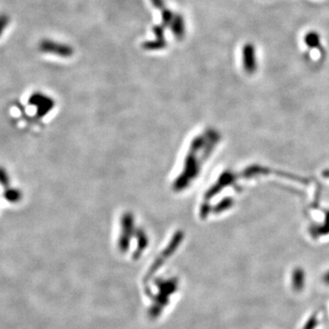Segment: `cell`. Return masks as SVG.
Segmentation results:
<instances>
[{"mask_svg": "<svg viewBox=\"0 0 329 329\" xmlns=\"http://www.w3.org/2000/svg\"><path fill=\"white\" fill-rule=\"evenodd\" d=\"M318 326V317L317 313H313L306 322L302 329H315Z\"/></svg>", "mask_w": 329, "mask_h": 329, "instance_id": "11", "label": "cell"}, {"mask_svg": "<svg viewBox=\"0 0 329 329\" xmlns=\"http://www.w3.org/2000/svg\"><path fill=\"white\" fill-rule=\"evenodd\" d=\"M39 49L40 52L47 54L56 55L62 58H70L74 50L70 45L58 42L52 39H42L39 43Z\"/></svg>", "mask_w": 329, "mask_h": 329, "instance_id": "1", "label": "cell"}, {"mask_svg": "<svg viewBox=\"0 0 329 329\" xmlns=\"http://www.w3.org/2000/svg\"><path fill=\"white\" fill-rule=\"evenodd\" d=\"M164 29H165V27L163 26L162 24L153 27L152 31H153V33L155 34L157 39H164Z\"/></svg>", "mask_w": 329, "mask_h": 329, "instance_id": "13", "label": "cell"}, {"mask_svg": "<svg viewBox=\"0 0 329 329\" xmlns=\"http://www.w3.org/2000/svg\"><path fill=\"white\" fill-rule=\"evenodd\" d=\"M324 282H326L327 284H329V272L324 276Z\"/></svg>", "mask_w": 329, "mask_h": 329, "instance_id": "15", "label": "cell"}, {"mask_svg": "<svg viewBox=\"0 0 329 329\" xmlns=\"http://www.w3.org/2000/svg\"><path fill=\"white\" fill-rule=\"evenodd\" d=\"M150 2L154 6V8L159 9L160 11L165 8L164 0H150Z\"/></svg>", "mask_w": 329, "mask_h": 329, "instance_id": "14", "label": "cell"}, {"mask_svg": "<svg viewBox=\"0 0 329 329\" xmlns=\"http://www.w3.org/2000/svg\"><path fill=\"white\" fill-rule=\"evenodd\" d=\"M29 103L35 107L36 115L39 118L45 117L55 106L53 98L40 92L32 94L29 98Z\"/></svg>", "mask_w": 329, "mask_h": 329, "instance_id": "2", "label": "cell"}, {"mask_svg": "<svg viewBox=\"0 0 329 329\" xmlns=\"http://www.w3.org/2000/svg\"><path fill=\"white\" fill-rule=\"evenodd\" d=\"M292 286L293 289L296 292L303 290L305 286V273L302 269L295 270L292 275Z\"/></svg>", "mask_w": 329, "mask_h": 329, "instance_id": "7", "label": "cell"}, {"mask_svg": "<svg viewBox=\"0 0 329 329\" xmlns=\"http://www.w3.org/2000/svg\"><path fill=\"white\" fill-rule=\"evenodd\" d=\"M10 22V17L7 14L2 13L0 14V37L3 34V32H5V30L7 29L8 25Z\"/></svg>", "mask_w": 329, "mask_h": 329, "instance_id": "12", "label": "cell"}, {"mask_svg": "<svg viewBox=\"0 0 329 329\" xmlns=\"http://www.w3.org/2000/svg\"><path fill=\"white\" fill-rule=\"evenodd\" d=\"M11 179L9 176V173L6 167L0 165V185L3 188H7L10 187Z\"/></svg>", "mask_w": 329, "mask_h": 329, "instance_id": "9", "label": "cell"}, {"mask_svg": "<svg viewBox=\"0 0 329 329\" xmlns=\"http://www.w3.org/2000/svg\"><path fill=\"white\" fill-rule=\"evenodd\" d=\"M171 32L174 37L179 40H182L186 34V24L185 19L181 14H175L172 22L170 24Z\"/></svg>", "mask_w": 329, "mask_h": 329, "instance_id": "4", "label": "cell"}, {"mask_svg": "<svg viewBox=\"0 0 329 329\" xmlns=\"http://www.w3.org/2000/svg\"><path fill=\"white\" fill-rule=\"evenodd\" d=\"M161 11H162V25L166 28V27L170 26V24L172 22L173 18L175 16V14L173 13L169 8H164Z\"/></svg>", "mask_w": 329, "mask_h": 329, "instance_id": "10", "label": "cell"}, {"mask_svg": "<svg viewBox=\"0 0 329 329\" xmlns=\"http://www.w3.org/2000/svg\"><path fill=\"white\" fill-rule=\"evenodd\" d=\"M243 69L246 72L252 74L258 69L257 49L252 42H247L243 45L242 50Z\"/></svg>", "mask_w": 329, "mask_h": 329, "instance_id": "3", "label": "cell"}, {"mask_svg": "<svg viewBox=\"0 0 329 329\" xmlns=\"http://www.w3.org/2000/svg\"><path fill=\"white\" fill-rule=\"evenodd\" d=\"M304 41H305L306 47L312 49H318L321 46V37L317 32H313V31L306 33L304 38Z\"/></svg>", "mask_w": 329, "mask_h": 329, "instance_id": "6", "label": "cell"}, {"mask_svg": "<svg viewBox=\"0 0 329 329\" xmlns=\"http://www.w3.org/2000/svg\"><path fill=\"white\" fill-rule=\"evenodd\" d=\"M4 197L9 203H17L22 199L23 193L19 188L8 187L4 190Z\"/></svg>", "mask_w": 329, "mask_h": 329, "instance_id": "5", "label": "cell"}, {"mask_svg": "<svg viewBox=\"0 0 329 329\" xmlns=\"http://www.w3.org/2000/svg\"><path fill=\"white\" fill-rule=\"evenodd\" d=\"M167 43L165 39H156L145 41L142 44V48L146 50H160L166 47Z\"/></svg>", "mask_w": 329, "mask_h": 329, "instance_id": "8", "label": "cell"}]
</instances>
